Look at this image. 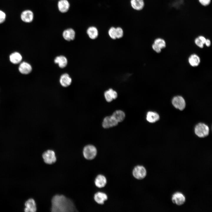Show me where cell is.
I'll return each mask as SVG.
<instances>
[{"mask_svg":"<svg viewBox=\"0 0 212 212\" xmlns=\"http://www.w3.org/2000/svg\"><path fill=\"white\" fill-rule=\"evenodd\" d=\"M205 44L207 47H209L211 45V42L210 39H206Z\"/></svg>","mask_w":212,"mask_h":212,"instance_id":"33","label":"cell"},{"mask_svg":"<svg viewBox=\"0 0 212 212\" xmlns=\"http://www.w3.org/2000/svg\"><path fill=\"white\" fill-rule=\"evenodd\" d=\"M152 48L157 53H160L161 52L162 49L154 43L152 45Z\"/></svg>","mask_w":212,"mask_h":212,"instance_id":"31","label":"cell"},{"mask_svg":"<svg viewBox=\"0 0 212 212\" xmlns=\"http://www.w3.org/2000/svg\"><path fill=\"white\" fill-rule=\"evenodd\" d=\"M54 63L58 64L61 68H64L66 67L67 63V60L65 57L63 56L57 57L54 60Z\"/></svg>","mask_w":212,"mask_h":212,"instance_id":"21","label":"cell"},{"mask_svg":"<svg viewBox=\"0 0 212 212\" xmlns=\"http://www.w3.org/2000/svg\"><path fill=\"white\" fill-rule=\"evenodd\" d=\"M194 131L195 134L198 136L200 138H204L208 135L209 128L206 124L199 123L196 126Z\"/></svg>","mask_w":212,"mask_h":212,"instance_id":"4","label":"cell"},{"mask_svg":"<svg viewBox=\"0 0 212 212\" xmlns=\"http://www.w3.org/2000/svg\"><path fill=\"white\" fill-rule=\"evenodd\" d=\"M93 198L95 202L98 204H103L104 202L107 199L108 197L105 193L98 192L94 194Z\"/></svg>","mask_w":212,"mask_h":212,"instance_id":"12","label":"cell"},{"mask_svg":"<svg viewBox=\"0 0 212 212\" xmlns=\"http://www.w3.org/2000/svg\"><path fill=\"white\" fill-rule=\"evenodd\" d=\"M130 4L132 9L137 11L142 10L145 5L144 0H130Z\"/></svg>","mask_w":212,"mask_h":212,"instance_id":"11","label":"cell"},{"mask_svg":"<svg viewBox=\"0 0 212 212\" xmlns=\"http://www.w3.org/2000/svg\"><path fill=\"white\" fill-rule=\"evenodd\" d=\"M6 15L3 11L0 10V24L4 23L6 19Z\"/></svg>","mask_w":212,"mask_h":212,"instance_id":"29","label":"cell"},{"mask_svg":"<svg viewBox=\"0 0 212 212\" xmlns=\"http://www.w3.org/2000/svg\"><path fill=\"white\" fill-rule=\"evenodd\" d=\"M59 81L60 84L63 87H66L71 84L72 79L68 74L65 73L61 76Z\"/></svg>","mask_w":212,"mask_h":212,"instance_id":"18","label":"cell"},{"mask_svg":"<svg viewBox=\"0 0 212 212\" xmlns=\"http://www.w3.org/2000/svg\"><path fill=\"white\" fill-rule=\"evenodd\" d=\"M108 34L110 37L112 39H116V27L114 26L111 27L108 29Z\"/></svg>","mask_w":212,"mask_h":212,"instance_id":"26","label":"cell"},{"mask_svg":"<svg viewBox=\"0 0 212 212\" xmlns=\"http://www.w3.org/2000/svg\"><path fill=\"white\" fill-rule=\"evenodd\" d=\"M87 33L89 38L92 39H96L99 35V32L97 28L94 26L89 27L87 30Z\"/></svg>","mask_w":212,"mask_h":212,"instance_id":"17","label":"cell"},{"mask_svg":"<svg viewBox=\"0 0 212 212\" xmlns=\"http://www.w3.org/2000/svg\"><path fill=\"white\" fill-rule=\"evenodd\" d=\"M75 35V33L74 30L71 28L64 30L62 33V36L67 41L74 40Z\"/></svg>","mask_w":212,"mask_h":212,"instance_id":"15","label":"cell"},{"mask_svg":"<svg viewBox=\"0 0 212 212\" xmlns=\"http://www.w3.org/2000/svg\"><path fill=\"white\" fill-rule=\"evenodd\" d=\"M112 116L118 122L122 121L124 120L125 114L122 111L117 110L114 112Z\"/></svg>","mask_w":212,"mask_h":212,"instance_id":"23","label":"cell"},{"mask_svg":"<svg viewBox=\"0 0 212 212\" xmlns=\"http://www.w3.org/2000/svg\"><path fill=\"white\" fill-rule=\"evenodd\" d=\"M108 90L111 93L113 99H116L117 97V92L112 88H110Z\"/></svg>","mask_w":212,"mask_h":212,"instance_id":"32","label":"cell"},{"mask_svg":"<svg viewBox=\"0 0 212 212\" xmlns=\"http://www.w3.org/2000/svg\"><path fill=\"white\" fill-rule=\"evenodd\" d=\"M19 69L20 72L21 74H28L32 71V67L28 63L26 62H23L20 64Z\"/></svg>","mask_w":212,"mask_h":212,"instance_id":"16","label":"cell"},{"mask_svg":"<svg viewBox=\"0 0 212 212\" xmlns=\"http://www.w3.org/2000/svg\"><path fill=\"white\" fill-rule=\"evenodd\" d=\"M211 0H198L199 3L202 6H207L210 4Z\"/></svg>","mask_w":212,"mask_h":212,"instance_id":"30","label":"cell"},{"mask_svg":"<svg viewBox=\"0 0 212 212\" xmlns=\"http://www.w3.org/2000/svg\"><path fill=\"white\" fill-rule=\"evenodd\" d=\"M154 44L158 45L161 49L165 48L166 47V42L163 39L161 38H157L154 41Z\"/></svg>","mask_w":212,"mask_h":212,"instance_id":"25","label":"cell"},{"mask_svg":"<svg viewBox=\"0 0 212 212\" xmlns=\"http://www.w3.org/2000/svg\"><path fill=\"white\" fill-rule=\"evenodd\" d=\"M25 212H35L37 211V205L35 201L33 198H30L25 203Z\"/></svg>","mask_w":212,"mask_h":212,"instance_id":"7","label":"cell"},{"mask_svg":"<svg viewBox=\"0 0 212 212\" xmlns=\"http://www.w3.org/2000/svg\"><path fill=\"white\" fill-rule=\"evenodd\" d=\"M172 201L174 204L178 206H180L183 204L185 202L186 198L182 193L177 192L172 195Z\"/></svg>","mask_w":212,"mask_h":212,"instance_id":"8","label":"cell"},{"mask_svg":"<svg viewBox=\"0 0 212 212\" xmlns=\"http://www.w3.org/2000/svg\"><path fill=\"white\" fill-rule=\"evenodd\" d=\"M10 62L14 64H17L21 61L22 57L21 54L18 52L12 53L9 57Z\"/></svg>","mask_w":212,"mask_h":212,"instance_id":"22","label":"cell"},{"mask_svg":"<svg viewBox=\"0 0 212 212\" xmlns=\"http://www.w3.org/2000/svg\"><path fill=\"white\" fill-rule=\"evenodd\" d=\"M190 64L193 67L198 66L200 62L199 57L196 54H193L190 55L188 59Z\"/></svg>","mask_w":212,"mask_h":212,"instance_id":"20","label":"cell"},{"mask_svg":"<svg viewBox=\"0 0 212 212\" xmlns=\"http://www.w3.org/2000/svg\"><path fill=\"white\" fill-rule=\"evenodd\" d=\"M159 115L155 112L149 111L147 114L146 119L150 122H155L159 120Z\"/></svg>","mask_w":212,"mask_h":212,"instance_id":"19","label":"cell"},{"mask_svg":"<svg viewBox=\"0 0 212 212\" xmlns=\"http://www.w3.org/2000/svg\"><path fill=\"white\" fill-rule=\"evenodd\" d=\"M94 183L97 187L99 188H102L106 185L107 183V180L104 175H99L95 178Z\"/></svg>","mask_w":212,"mask_h":212,"instance_id":"14","label":"cell"},{"mask_svg":"<svg viewBox=\"0 0 212 212\" xmlns=\"http://www.w3.org/2000/svg\"><path fill=\"white\" fill-rule=\"evenodd\" d=\"M57 7L60 12L65 13L69 10L70 4L67 0H59L58 2Z\"/></svg>","mask_w":212,"mask_h":212,"instance_id":"13","label":"cell"},{"mask_svg":"<svg viewBox=\"0 0 212 212\" xmlns=\"http://www.w3.org/2000/svg\"><path fill=\"white\" fill-rule=\"evenodd\" d=\"M206 39L203 36H200L196 38L195 40L196 44L200 48H203L205 44Z\"/></svg>","mask_w":212,"mask_h":212,"instance_id":"24","label":"cell"},{"mask_svg":"<svg viewBox=\"0 0 212 212\" xmlns=\"http://www.w3.org/2000/svg\"><path fill=\"white\" fill-rule=\"evenodd\" d=\"M172 102L173 106L180 110H183L185 107V101L183 97L180 96L174 97L173 98Z\"/></svg>","mask_w":212,"mask_h":212,"instance_id":"6","label":"cell"},{"mask_svg":"<svg viewBox=\"0 0 212 212\" xmlns=\"http://www.w3.org/2000/svg\"><path fill=\"white\" fill-rule=\"evenodd\" d=\"M34 14L33 12L30 10H26L21 13L20 18L21 20L24 22L30 23L33 21Z\"/></svg>","mask_w":212,"mask_h":212,"instance_id":"9","label":"cell"},{"mask_svg":"<svg viewBox=\"0 0 212 212\" xmlns=\"http://www.w3.org/2000/svg\"><path fill=\"white\" fill-rule=\"evenodd\" d=\"M116 39L122 38L124 35V31L122 28L120 26L116 27Z\"/></svg>","mask_w":212,"mask_h":212,"instance_id":"27","label":"cell"},{"mask_svg":"<svg viewBox=\"0 0 212 212\" xmlns=\"http://www.w3.org/2000/svg\"><path fill=\"white\" fill-rule=\"evenodd\" d=\"M118 123L112 116H107L104 119L102 126L104 128H107L115 126L117 125Z\"/></svg>","mask_w":212,"mask_h":212,"instance_id":"10","label":"cell"},{"mask_svg":"<svg viewBox=\"0 0 212 212\" xmlns=\"http://www.w3.org/2000/svg\"><path fill=\"white\" fill-rule=\"evenodd\" d=\"M97 151L96 148L92 145H85L83 148L82 153L84 158L86 160H91L96 157Z\"/></svg>","mask_w":212,"mask_h":212,"instance_id":"2","label":"cell"},{"mask_svg":"<svg viewBox=\"0 0 212 212\" xmlns=\"http://www.w3.org/2000/svg\"><path fill=\"white\" fill-rule=\"evenodd\" d=\"M132 174L135 178L138 180L142 179L146 175V170L144 166L137 165L133 169Z\"/></svg>","mask_w":212,"mask_h":212,"instance_id":"5","label":"cell"},{"mask_svg":"<svg viewBox=\"0 0 212 212\" xmlns=\"http://www.w3.org/2000/svg\"><path fill=\"white\" fill-rule=\"evenodd\" d=\"M42 158L44 163L52 165L56 162L57 158L55 151L53 150L48 149L42 153Z\"/></svg>","mask_w":212,"mask_h":212,"instance_id":"3","label":"cell"},{"mask_svg":"<svg viewBox=\"0 0 212 212\" xmlns=\"http://www.w3.org/2000/svg\"><path fill=\"white\" fill-rule=\"evenodd\" d=\"M104 96L106 100L108 102H111L113 100L112 95L109 90L105 92Z\"/></svg>","mask_w":212,"mask_h":212,"instance_id":"28","label":"cell"},{"mask_svg":"<svg viewBox=\"0 0 212 212\" xmlns=\"http://www.w3.org/2000/svg\"><path fill=\"white\" fill-rule=\"evenodd\" d=\"M51 212H77L73 201L62 194L54 195L51 199Z\"/></svg>","mask_w":212,"mask_h":212,"instance_id":"1","label":"cell"}]
</instances>
